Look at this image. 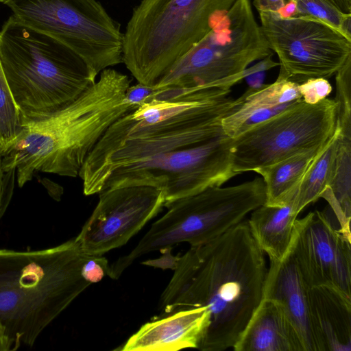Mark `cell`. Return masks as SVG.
I'll return each mask as SVG.
<instances>
[{
	"label": "cell",
	"instance_id": "obj_27",
	"mask_svg": "<svg viewBox=\"0 0 351 351\" xmlns=\"http://www.w3.org/2000/svg\"><path fill=\"white\" fill-rule=\"evenodd\" d=\"M156 90L155 86H147L138 83L130 86L125 93V99L132 105L139 106L147 101Z\"/></svg>",
	"mask_w": 351,
	"mask_h": 351
},
{
	"label": "cell",
	"instance_id": "obj_14",
	"mask_svg": "<svg viewBox=\"0 0 351 351\" xmlns=\"http://www.w3.org/2000/svg\"><path fill=\"white\" fill-rule=\"evenodd\" d=\"M209 322L205 307L181 310L143 324L121 346V351H176L198 348Z\"/></svg>",
	"mask_w": 351,
	"mask_h": 351
},
{
	"label": "cell",
	"instance_id": "obj_24",
	"mask_svg": "<svg viewBox=\"0 0 351 351\" xmlns=\"http://www.w3.org/2000/svg\"><path fill=\"white\" fill-rule=\"evenodd\" d=\"M302 100L308 104H317L330 94L332 86L327 79L311 78L298 85Z\"/></svg>",
	"mask_w": 351,
	"mask_h": 351
},
{
	"label": "cell",
	"instance_id": "obj_20",
	"mask_svg": "<svg viewBox=\"0 0 351 351\" xmlns=\"http://www.w3.org/2000/svg\"><path fill=\"white\" fill-rule=\"evenodd\" d=\"M324 143L254 171L265 183V204L284 206L294 200L305 172Z\"/></svg>",
	"mask_w": 351,
	"mask_h": 351
},
{
	"label": "cell",
	"instance_id": "obj_7",
	"mask_svg": "<svg viewBox=\"0 0 351 351\" xmlns=\"http://www.w3.org/2000/svg\"><path fill=\"white\" fill-rule=\"evenodd\" d=\"M266 200L261 177L223 187L215 186L175 200L130 253L110 265L108 276L118 279L136 260L148 253L180 243L204 245L243 221Z\"/></svg>",
	"mask_w": 351,
	"mask_h": 351
},
{
	"label": "cell",
	"instance_id": "obj_9",
	"mask_svg": "<svg viewBox=\"0 0 351 351\" xmlns=\"http://www.w3.org/2000/svg\"><path fill=\"white\" fill-rule=\"evenodd\" d=\"M5 5L22 23L74 50L96 76L123 63V33L97 0H8Z\"/></svg>",
	"mask_w": 351,
	"mask_h": 351
},
{
	"label": "cell",
	"instance_id": "obj_16",
	"mask_svg": "<svg viewBox=\"0 0 351 351\" xmlns=\"http://www.w3.org/2000/svg\"><path fill=\"white\" fill-rule=\"evenodd\" d=\"M317 351H351V298L329 287L308 289Z\"/></svg>",
	"mask_w": 351,
	"mask_h": 351
},
{
	"label": "cell",
	"instance_id": "obj_4",
	"mask_svg": "<svg viewBox=\"0 0 351 351\" xmlns=\"http://www.w3.org/2000/svg\"><path fill=\"white\" fill-rule=\"evenodd\" d=\"M89 256L75 239L39 250H0V320L15 350L32 346L91 285L81 274Z\"/></svg>",
	"mask_w": 351,
	"mask_h": 351
},
{
	"label": "cell",
	"instance_id": "obj_21",
	"mask_svg": "<svg viewBox=\"0 0 351 351\" xmlns=\"http://www.w3.org/2000/svg\"><path fill=\"white\" fill-rule=\"evenodd\" d=\"M339 132L337 128L326 141L305 172L295 199L294 206L300 213L321 198L328 187L334 173Z\"/></svg>",
	"mask_w": 351,
	"mask_h": 351
},
{
	"label": "cell",
	"instance_id": "obj_2",
	"mask_svg": "<svg viewBox=\"0 0 351 351\" xmlns=\"http://www.w3.org/2000/svg\"><path fill=\"white\" fill-rule=\"evenodd\" d=\"M268 267L243 220L202 245L178 256L173 275L162 292V317L205 307L209 322L198 349L232 348L263 298Z\"/></svg>",
	"mask_w": 351,
	"mask_h": 351
},
{
	"label": "cell",
	"instance_id": "obj_8",
	"mask_svg": "<svg viewBox=\"0 0 351 351\" xmlns=\"http://www.w3.org/2000/svg\"><path fill=\"white\" fill-rule=\"evenodd\" d=\"M270 55L250 0H236L154 86L231 88L252 74L250 64Z\"/></svg>",
	"mask_w": 351,
	"mask_h": 351
},
{
	"label": "cell",
	"instance_id": "obj_22",
	"mask_svg": "<svg viewBox=\"0 0 351 351\" xmlns=\"http://www.w3.org/2000/svg\"><path fill=\"white\" fill-rule=\"evenodd\" d=\"M21 130V112L0 64V151L2 156L13 145Z\"/></svg>",
	"mask_w": 351,
	"mask_h": 351
},
{
	"label": "cell",
	"instance_id": "obj_3",
	"mask_svg": "<svg viewBox=\"0 0 351 351\" xmlns=\"http://www.w3.org/2000/svg\"><path fill=\"white\" fill-rule=\"evenodd\" d=\"M76 99L39 118L23 119L21 132L2 158L21 188L37 171L75 178L88 154L120 117L138 106L125 99L129 77L107 68Z\"/></svg>",
	"mask_w": 351,
	"mask_h": 351
},
{
	"label": "cell",
	"instance_id": "obj_17",
	"mask_svg": "<svg viewBox=\"0 0 351 351\" xmlns=\"http://www.w3.org/2000/svg\"><path fill=\"white\" fill-rule=\"evenodd\" d=\"M299 84L278 80L270 84L248 89L237 106L222 119L223 134L235 138L252 127L300 102Z\"/></svg>",
	"mask_w": 351,
	"mask_h": 351
},
{
	"label": "cell",
	"instance_id": "obj_31",
	"mask_svg": "<svg viewBox=\"0 0 351 351\" xmlns=\"http://www.w3.org/2000/svg\"><path fill=\"white\" fill-rule=\"evenodd\" d=\"M282 18H289L295 16L296 6L294 2L287 1L285 5L277 12Z\"/></svg>",
	"mask_w": 351,
	"mask_h": 351
},
{
	"label": "cell",
	"instance_id": "obj_29",
	"mask_svg": "<svg viewBox=\"0 0 351 351\" xmlns=\"http://www.w3.org/2000/svg\"><path fill=\"white\" fill-rule=\"evenodd\" d=\"M285 3V0H254L253 5L258 12H278Z\"/></svg>",
	"mask_w": 351,
	"mask_h": 351
},
{
	"label": "cell",
	"instance_id": "obj_13",
	"mask_svg": "<svg viewBox=\"0 0 351 351\" xmlns=\"http://www.w3.org/2000/svg\"><path fill=\"white\" fill-rule=\"evenodd\" d=\"M289 253L308 289L329 287L351 298V239L325 213L297 218Z\"/></svg>",
	"mask_w": 351,
	"mask_h": 351
},
{
	"label": "cell",
	"instance_id": "obj_10",
	"mask_svg": "<svg viewBox=\"0 0 351 351\" xmlns=\"http://www.w3.org/2000/svg\"><path fill=\"white\" fill-rule=\"evenodd\" d=\"M336 129V102L303 100L232 138V169L238 175L323 145Z\"/></svg>",
	"mask_w": 351,
	"mask_h": 351
},
{
	"label": "cell",
	"instance_id": "obj_19",
	"mask_svg": "<svg viewBox=\"0 0 351 351\" xmlns=\"http://www.w3.org/2000/svg\"><path fill=\"white\" fill-rule=\"evenodd\" d=\"M298 215L294 200L284 206L264 204L250 213L251 234L269 260L281 261L289 254Z\"/></svg>",
	"mask_w": 351,
	"mask_h": 351
},
{
	"label": "cell",
	"instance_id": "obj_25",
	"mask_svg": "<svg viewBox=\"0 0 351 351\" xmlns=\"http://www.w3.org/2000/svg\"><path fill=\"white\" fill-rule=\"evenodd\" d=\"M108 260L102 256H89L84 263L81 274L85 280L92 283L101 281L108 274Z\"/></svg>",
	"mask_w": 351,
	"mask_h": 351
},
{
	"label": "cell",
	"instance_id": "obj_6",
	"mask_svg": "<svg viewBox=\"0 0 351 351\" xmlns=\"http://www.w3.org/2000/svg\"><path fill=\"white\" fill-rule=\"evenodd\" d=\"M236 0H141L123 38V63L138 83L154 86Z\"/></svg>",
	"mask_w": 351,
	"mask_h": 351
},
{
	"label": "cell",
	"instance_id": "obj_15",
	"mask_svg": "<svg viewBox=\"0 0 351 351\" xmlns=\"http://www.w3.org/2000/svg\"><path fill=\"white\" fill-rule=\"evenodd\" d=\"M263 299L277 304L296 331L304 351H317L311 329L306 287L291 254L269 260Z\"/></svg>",
	"mask_w": 351,
	"mask_h": 351
},
{
	"label": "cell",
	"instance_id": "obj_23",
	"mask_svg": "<svg viewBox=\"0 0 351 351\" xmlns=\"http://www.w3.org/2000/svg\"><path fill=\"white\" fill-rule=\"evenodd\" d=\"M293 1L296 14L325 22L351 40V14L341 12L329 0H285Z\"/></svg>",
	"mask_w": 351,
	"mask_h": 351
},
{
	"label": "cell",
	"instance_id": "obj_5",
	"mask_svg": "<svg viewBox=\"0 0 351 351\" xmlns=\"http://www.w3.org/2000/svg\"><path fill=\"white\" fill-rule=\"evenodd\" d=\"M0 64L23 119L67 105L97 77L71 48L13 15L0 29Z\"/></svg>",
	"mask_w": 351,
	"mask_h": 351
},
{
	"label": "cell",
	"instance_id": "obj_33",
	"mask_svg": "<svg viewBox=\"0 0 351 351\" xmlns=\"http://www.w3.org/2000/svg\"><path fill=\"white\" fill-rule=\"evenodd\" d=\"M8 0H0L1 3L5 4L8 2Z\"/></svg>",
	"mask_w": 351,
	"mask_h": 351
},
{
	"label": "cell",
	"instance_id": "obj_30",
	"mask_svg": "<svg viewBox=\"0 0 351 351\" xmlns=\"http://www.w3.org/2000/svg\"><path fill=\"white\" fill-rule=\"evenodd\" d=\"M15 350L14 343L0 320V351Z\"/></svg>",
	"mask_w": 351,
	"mask_h": 351
},
{
	"label": "cell",
	"instance_id": "obj_26",
	"mask_svg": "<svg viewBox=\"0 0 351 351\" xmlns=\"http://www.w3.org/2000/svg\"><path fill=\"white\" fill-rule=\"evenodd\" d=\"M3 156L0 151V219L3 216L12 195L15 169L4 173L2 169Z\"/></svg>",
	"mask_w": 351,
	"mask_h": 351
},
{
	"label": "cell",
	"instance_id": "obj_28",
	"mask_svg": "<svg viewBox=\"0 0 351 351\" xmlns=\"http://www.w3.org/2000/svg\"><path fill=\"white\" fill-rule=\"evenodd\" d=\"M171 249L172 247H168L160 250L162 252V256L158 259L145 261L143 264L160 267L163 269H171L174 270L177 265L178 256H172L171 254Z\"/></svg>",
	"mask_w": 351,
	"mask_h": 351
},
{
	"label": "cell",
	"instance_id": "obj_32",
	"mask_svg": "<svg viewBox=\"0 0 351 351\" xmlns=\"http://www.w3.org/2000/svg\"><path fill=\"white\" fill-rule=\"evenodd\" d=\"M341 12L351 14V0H329Z\"/></svg>",
	"mask_w": 351,
	"mask_h": 351
},
{
	"label": "cell",
	"instance_id": "obj_1",
	"mask_svg": "<svg viewBox=\"0 0 351 351\" xmlns=\"http://www.w3.org/2000/svg\"><path fill=\"white\" fill-rule=\"evenodd\" d=\"M231 88H156L103 134L78 176L85 195L118 187L150 186L164 206L237 176L232 138L222 119L237 106Z\"/></svg>",
	"mask_w": 351,
	"mask_h": 351
},
{
	"label": "cell",
	"instance_id": "obj_18",
	"mask_svg": "<svg viewBox=\"0 0 351 351\" xmlns=\"http://www.w3.org/2000/svg\"><path fill=\"white\" fill-rule=\"evenodd\" d=\"M232 349L235 351H304L296 331L280 306L263 298Z\"/></svg>",
	"mask_w": 351,
	"mask_h": 351
},
{
	"label": "cell",
	"instance_id": "obj_11",
	"mask_svg": "<svg viewBox=\"0 0 351 351\" xmlns=\"http://www.w3.org/2000/svg\"><path fill=\"white\" fill-rule=\"evenodd\" d=\"M259 14L268 46L279 59L278 80L300 84L328 79L351 56V40L325 22L307 16L282 18L272 12Z\"/></svg>",
	"mask_w": 351,
	"mask_h": 351
},
{
	"label": "cell",
	"instance_id": "obj_12",
	"mask_svg": "<svg viewBox=\"0 0 351 351\" xmlns=\"http://www.w3.org/2000/svg\"><path fill=\"white\" fill-rule=\"evenodd\" d=\"M165 203L164 191L150 186L104 190L75 239L86 254L102 256L126 244L161 211Z\"/></svg>",
	"mask_w": 351,
	"mask_h": 351
}]
</instances>
